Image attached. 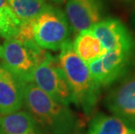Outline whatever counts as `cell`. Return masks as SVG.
<instances>
[{"label":"cell","mask_w":135,"mask_h":134,"mask_svg":"<svg viewBox=\"0 0 135 134\" xmlns=\"http://www.w3.org/2000/svg\"><path fill=\"white\" fill-rule=\"evenodd\" d=\"M24 105L47 134H74L79 128L67 105L55 101L32 82L24 83Z\"/></svg>","instance_id":"6da1fadb"},{"label":"cell","mask_w":135,"mask_h":134,"mask_svg":"<svg viewBox=\"0 0 135 134\" xmlns=\"http://www.w3.org/2000/svg\"><path fill=\"white\" fill-rule=\"evenodd\" d=\"M58 61L70 87L73 102L85 114H90L99 99L100 86L93 80L87 64L78 56L70 40L60 48Z\"/></svg>","instance_id":"7a4b0ae2"},{"label":"cell","mask_w":135,"mask_h":134,"mask_svg":"<svg viewBox=\"0 0 135 134\" xmlns=\"http://www.w3.org/2000/svg\"><path fill=\"white\" fill-rule=\"evenodd\" d=\"M48 55L35 43H23L11 38L6 39L2 45V64L25 83L32 81L34 71Z\"/></svg>","instance_id":"3957f363"},{"label":"cell","mask_w":135,"mask_h":134,"mask_svg":"<svg viewBox=\"0 0 135 134\" xmlns=\"http://www.w3.org/2000/svg\"><path fill=\"white\" fill-rule=\"evenodd\" d=\"M34 42L44 50H60L69 40L70 27L65 14L50 5L32 19Z\"/></svg>","instance_id":"277c9868"},{"label":"cell","mask_w":135,"mask_h":134,"mask_svg":"<svg viewBox=\"0 0 135 134\" xmlns=\"http://www.w3.org/2000/svg\"><path fill=\"white\" fill-rule=\"evenodd\" d=\"M31 82L60 104L68 105L73 102L70 87L59 66L58 58H55L51 54L35 69Z\"/></svg>","instance_id":"5b68a950"},{"label":"cell","mask_w":135,"mask_h":134,"mask_svg":"<svg viewBox=\"0 0 135 134\" xmlns=\"http://www.w3.org/2000/svg\"><path fill=\"white\" fill-rule=\"evenodd\" d=\"M133 52L123 51H107L99 58L87 64L89 71L100 87L112 85L125 75Z\"/></svg>","instance_id":"8992f818"},{"label":"cell","mask_w":135,"mask_h":134,"mask_svg":"<svg viewBox=\"0 0 135 134\" xmlns=\"http://www.w3.org/2000/svg\"><path fill=\"white\" fill-rule=\"evenodd\" d=\"M89 30L100 41L106 51L119 50L133 52L134 39L119 19L114 18L102 19Z\"/></svg>","instance_id":"52a82bcc"},{"label":"cell","mask_w":135,"mask_h":134,"mask_svg":"<svg viewBox=\"0 0 135 134\" xmlns=\"http://www.w3.org/2000/svg\"><path fill=\"white\" fill-rule=\"evenodd\" d=\"M105 0H67L65 16L77 33L89 30L103 19Z\"/></svg>","instance_id":"ba28073f"},{"label":"cell","mask_w":135,"mask_h":134,"mask_svg":"<svg viewBox=\"0 0 135 134\" xmlns=\"http://www.w3.org/2000/svg\"><path fill=\"white\" fill-rule=\"evenodd\" d=\"M105 104L114 116L135 126V73L126 77L110 91Z\"/></svg>","instance_id":"9c48e42d"},{"label":"cell","mask_w":135,"mask_h":134,"mask_svg":"<svg viewBox=\"0 0 135 134\" xmlns=\"http://www.w3.org/2000/svg\"><path fill=\"white\" fill-rule=\"evenodd\" d=\"M24 83L0 64V114L19 111L24 105Z\"/></svg>","instance_id":"30bf717a"},{"label":"cell","mask_w":135,"mask_h":134,"mask_svg":"<svg viewBox=\"0 0 135 134\" xmlns=\"http://www.w3.org/2000/svg\"><path fill=\"white\" fill-rule=\"evenodd\" d=\"M0 134H47L28 112H16L0 117Z\"/></svg>","instance_id":"8fae6325"},{"label":"cell","mask_w":135,"mask_h":134,"mask_svg":"<svg viewBox=\"0 0 135 134\" xmlns=\"http://www.w3.org/2000/svg\"><path fill=\"white\" fill-rule=\"evenodd\" d=\"M73 46L78 56L86 64L99 58L107 52L90 30L78 33Z\"/></svg>","instance_id":"7c38bea8"},{"label":"cell","mask_w":135,"mask_h":134,"mask_svg":"<svg viewBox=\"0 0 135 134\" xmlns=\"http://www.w3.org/2000/svg\"><path fill=\"white\" fill-rule=\"evenodd\" d=\"M131 127L119 117L98 114L91 122L89 134H126Z\"/></svg>","instance_id":"4fadbf2b"},{"label":"cell","mask_w":135,"mask_h":134,"mask_svg":"<svg viewBox=\"0 0 135 134\" xmlns=\"http://www.w3.org/2000/svg\"><path fill=\"white\" fill-rule=\"evenodd\" d=\"M7 3L21 23L35 18L50 6L47 0H7Z\"/></svg>","instance_id":"5bb4252c"},{"label":"cell","mask_w":135,"mask_h":134,"mask_svg":"<svg viewBox=\"0 0 135 134\" xmlns=\"http://www.w3.org/2000/svg\"><path fill=\"white\" fill-rule=\"evenodd\" d=\"M21 22L8 6L0 10V36L5 39L14 38Z\"/></svg>","instance_id":"9a60e30c"},{"label":"cell","mask_w":135,"mask_h":134,"mask_svg":"<svg viewBox=\"0 0 135 134\" xmlns=\"http://www.w3.org/2000/svg\"><path fill=\"white\" fill-rule=\"evenodd\" d=\"M8 6H9V5H8L7 0H0V10L4 9V8H6Z\"/></svg>","instance_id":"2e32d148"},{"label":"cell","mask_w":135,"mask_h":134,"mask_svg":"<svg viewBox=\"0 0 135 134\" xmlns=\"http://www.w3.org/2000/svg\"><path fill=\"white\" fill-rule=\"evenodd\" d=\"M126 134H135V126H132L128 132H126Z\"/></svg>","instance_id":"e0dca14e"},{"label":"cell","mask_w":135,"mask_h":134,"mask_svg":"<svg viewBox=\"0 0 135 134\" xmlns=\"http://www.w3.org/2000/svg\"><path fill=\"white\" fill-rule=\"evenodd\" d=\"M51 1H53V2L57 3V4H61V3H63L64 1H65V0H51Z\"/></svg>","instance_id":"ac0fdd59"},{"label":"cell","mask_w":135,"mask_h":134,"mask_svg":"<svg viewBox=\"0 0 135 134\" xmlns=\"http://www.w3.org/2000/svg\"><path fill=\"white\" fill-rule=\"evenodd\" d=\"M133 24H134V26H135V10H134L133 13Z\"/></svg>","instance_id":"d6986e66"},{"label":"cell","mask_w":135,"mask_h":134,"mask_svg":"<svg viewBox=\"0 0 135 134\" xmlns=\"http://www.w3.org/2000/svg\"><path fill=\"white\" fill-rule=\"evenodd\" d=\"M2 58V45L0 44V59Z\"/></svg>","instance_id":"ffe728a7"},{"label":"cell","mask_w":135,"mask_h":134,"mask_svg":"<svg viewBox=\"0 0 135 134\" xmlns=\"http://www.w3.org/2000/svg\"><path fill=\"white\" fill-rule=\"evenodd\" d=\"M121 1H124V2H132V1H134V0H121Z\"/></svg>","instance_id":"44dd1931"}]
</instances>
